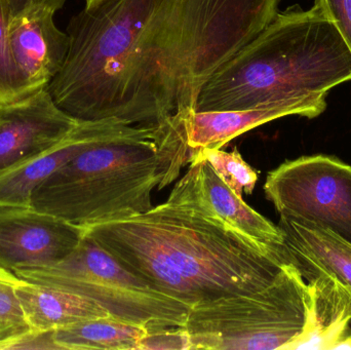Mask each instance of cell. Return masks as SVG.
Instances as JSON below:
<instances>
[{
    "label": "cell",
    "instance_id": "obj_19",
    "mask_svg": "<svg viewBox=\"0 0 351 350\" xmlns=\"http://www.w3.org/2000/svg\"><path fill=\"white\" fill-rule=\"evenodd\" d=\"M204 160L210 164L218 176L237 193L252 195L258 181V173L243 160L237 148L231 152L220 148H204L191 152L187 162L191 160Z\"/></svg>",
    "mask_w": 351,
    "mask_h": 350
},
{
    "label": "cell",
    "instance_id": "obj_13",
    "mask_svg": "<svg viewBox=\"0 0 351 350\" xmlns=\"http://www.w3.org/2000/svg\"><path fill=\"white\" fill-rule=\"evenodd\" d=\"M327 96L328 94L309 95L245 110L192 111L184 116L188 156L204 148H221L241 134L282 117L319 116L327 108Z\"/></svg>",
    "mask_w": 351,
    "mask_h": 350
},
{
    "label": "cell",
    "instance_id": "obj_24",
    "mask_svg": "<svg viewBox=\"0 0 351 350\" xmlns=\"http://www.w3.org/2000/svg\"><path fill=\"white\" fill-rule=\"evenodd\" d=\"M53 330H29L25 334L12 339L2 345L0 350L6 349H45L59 350L53 338Z\"/></svg>",
    "mask_w": 351,
    "mask_h": 350
},
{
    "label": "cell",
    "instance_id": "obj_6",
    "mask_svg": "<svg viewBox=\"0 0 351 350\" xmlns=\"http://www.w3.org/2000/svg\"><path fill=\"white\" fill-rule=\"evenodd\" d=\"M306 281L293 263L267 287L190 308L183 328L192 349H282L304 324Z\"/></svg>",
    "mask_w": 351,
    "mask_h": 350
},
{
    "label": "cell",
    "instance_id": "obj_3",
    "mask_svg": "<svg viewBox=\"0 0 351 350\" xmlns=\"http://www.w3.org/2000/svg\"><path fill=\"white\" fill-rule=\"evenodd\" d=\"M350 80L351 49L335 23L317 5L293 6L213 74L195 111L260 108L329 94Z\"/></svg>",
    "mask_w": 351,
    "mask_h": 350
},
{
    "label": "cell",
    "instance_id": "obj_18",
    "mask_svg": "<svg viewBox=\"0 0 351 350\" xmlns=\"http://www.w3.org/2000/svg\"><path fill=\"white\" fill-rule=\"evenodd\" d=\"M148 332L144 327L108 316L57 329L53 338L59 350H137Z\"/></svg>",
    "mask_w": 351,
    "mask_h": 350
},
{
    "label": "cell",
    "instance_id": "obj_14",
    "mask_svg": "<svg viewBox=\"0 0 351 350\" xmlns=\"http://www.w3.org/2000/svg\"><path fill=\"white\" fill-rule=\"evenodd\" d=\"M304 324L286 350H335L350 333L351 293L331 275L307 279Z\"/></svg>",
    "mask_w": 351,
    "mask_h": 350
},
{
    "label": "cell",
    "instance_id": "obj_5",
    "mask_svg": "<svg viewBox=\"0 0 351 350\" xmlns=\"http://www.w3.org/2000/svg\"><path fill=\"white\" fill-rule=\"evenodd\" d=\"M154 0H104L72 16L61 71L47 90L78 121L115 119L125 63Z\"/></svg>",
    "mask_w": 351,
    "mask_h": 350
},
{
    "label": "cell",
    "instance_id": "obj_17",
    "mask_svg": "<svg viewBox=\"0 0 351 350\" xmlns=\"http://www.w3.org/2000/svg\"><path fill=\"white\" fill-rule=\"evenodd\" d=\"M25 321L32 330L51 331L111 316L96 302L55 288L25 281L16 289Z\"/></svg>",
    "mask_w": 351,
    "mask_h": 350
},
{
    "label": "cell",
    "instance_id": "obj_29",
    "mask_svg": "<svg viewBox=\"0 0 351 350\" xmlns=\"http://www.w3.org/2000/svg\"><path fill=\"white\" fill-rule=\"evenodd\" d=\"M181 123H182V121H181ZM182 134H183V127H182ZM183 143H184V141H183ZM184 149H185V145H184ZM185 156H186V153H185Z\"/></svg>",
    "mask_w": 351,
    "mask_h": 350
},
{
    "label": "cell",
    "instance_id": "obj_10",
    "mask_svg": "<svg viewBox=\"0 0 351 350\" xmlns=\"http://www.w3.org/2000/svg\"><path fill=\"white\" fill-rule=\"evenodd\" d=\"M77 119L62 110L49 90L0 104V172L65 139Z\"/></svg>",
    "mask_w": 351,
    "mask_h": 350
},
{
    "label": "cell",
    "instance_id": "obj_22",
    "mask_svg": "<svg viewBox=\"0 0 351 350\" xmlns=\"http://www.w3.org/2000/svg\"><path fill=\"white\" fill-rule=\"evenodd\" d=\"M192 349L189 336L183 327L148 332L140 340L137 350Z\"/></svg>",
    "mask_w": 351,
    "mask_h": 350
},
{
    "label": "cell",
    "instance_id": "obj_16",
    "mask_svg": "<svg viewBox=\"0 0 351 350\" xmlns=\"http://www.w3.org/2000/svg\"><path fill=\"white\" fill-rule=\"evenodd\" d=\"M199 162L206 197L221 219L263 252L291 260L285 246L284 234L278 225H274L247 205L243 197H239L213 170L208 162L194 160L190 162Z\"/></svg>",
    "mask_w": 351,
    "mask_h": 350
},
{
    "label": "cell",
    "instance_id": "obj_21",
    "mask_svg": "<svg viewBox=\"0 0 351 350\" xmlns=\"http://www.w3.org/2000/svg\"><path fill=\"white\" fill-rule=\"evenodd\" d=\"M24 283L14 271L0 266V323L21 330H30L16 297V289Z\"/></svg>",
    "mask_w": 351,
    "mask_h": 350
},
{
    "label": "cell",
    "instance_id": "obj_8",
    "mask_svg": "<svg viewBox=\"0 0 351 350\" xmlns=\"http://www.w3.org/2000/svg\"><path fill=\"white\" fill-rule=\"evenodd\" d=\"M264 192L280 216L307 220L351 245V166L335 156H302L268 173Z\"/></svg>",
    "mask_w": 351,
    "mask_h": 350
},
{
    "label": "cell",
    "instance_id": "obj_27",
    "mask_svg": "<svg viewBox=\"0 0 351 350\" xmlns=\"http://www.w3.org/2000/svg\"><path fill=\"white\" fill-rule=\"evenodd\" d=\"M336 349L351 350V331L350 334H348V336H346V338L339 343V345L336 347Z\"/></svg>",
    "mask_w": 351,
    "mask_h": 350
},
{
    "label": "cell",
    "instance_id": "obj_15",
    "mask_svg": "<svg viewBox=\"0 0 351 350\" xmlns=\"http://www.w3.org/2000/svg\"><path fill=\"white\" fill-rule=\"evenodd\" d=\"M278 227L284 234L291 261L305 281L317 275H331L351 293V245L307 220L280 216Z\"/></svg>",
    "mask_w": 351,
    "mask_h": 350
},
{
    "label": "cell",
    "instance_id": "obj_12",
    "mask_svg": "<svg viewBox=\"0 0 351 350\" xmlns=\"http://www.w3.org/2000/svg\"><path fill=\"white\" fill-rule=\"evenodd\" d=\"M137 125L119 119L78 121L71 133L53 147L0 172V205H31V195L58 168L84 150L131 133Z\"/></svg>",
    "mask_w": 351,
    "mask_h": 350
},
{
    "label": "cell",
    "instance_id": "obj_28",
    "mask_svg": "<svg viewBox=\"0 0 351 350\" xmlns=\"http://www.w3.org/2000/svg\"><path fill=\"white\" fill-rule=\"evenodd\" d=\"M84 1H86V8H92V6L97 5L104 0H84Z\"/></svg>",
    "mask_w": 351,
    "mask_h": 350
},
{
    "label": "cell",
    "instance_id": "obj_2",
    "mask_svg": "<svg viewBox=\"0 0 351 350\" xmlns=\"http://www.w3.org/2000/svg\"><path fill=\"white\" fill-rule=\"evenodd\" d=\"M282 0H154L125 63L115 119L160 125L195 111L213 74L278 14Z\"/></svg>",
    "mask_w": 351,
    "mask_h": 350
},
{
    "label": "cell",
    "instance_id": "obj_1",
    "mask_svg": "<svg viewBox=\"0 0 351 350\" xmlns=\"http://www.w3.org/2000/svg\"><path fill=\"white\" fill-rule=\"evenodd\" d=\"M84 232L152 289L190 308L263 289L292 263L260 250L221 219L198 162H190L162 205Z\"/></svg>",
    "mask_w": 351,
    "mask_h": 350
},
{
    "label": "cell",
    "instance_id": "obj_7",
    "mask_svg": "<svg viewBox=\"0 0 351 350\" xmlns=\"http://www.w3.org/2000/svg\"><path fill=\"white\" fill-rule=\"evenodd\" d=\"M24 281L88 298L111 318L144 327L149 332L184 327L190 306L152 289L84 236L77 248L60 262L19 267Z\"/></svg>",
    "mask_w": 351,
    "mask_h": 350
},
{
    "label": "cell",
    "instance_id": "obj_9",
    "mask_svg": "<svg viewBox=\"0 0 351 350\" xmlns=\"http://www.w3.org/2000/svg\"><path fill=\"white\" fill-rule=\"evenodd\" d=\"M82 228L33 207L0 205V266H47L69 256L84 238Z\"/></svg>",
    "mask_w": 351,
    "mask_h": 350
},
{
    "label": "cell",
    "instance_id": "obj_23",
    "mask_svg": "<svg viewBox=\"0 0 351 350\" xmlns=\"http://www.w3.org/2000/svg\"><path fill=\"white\" fill-rule=\"evenodd\" d=\"M315 5L335 23L351 49V0H315Z\"/></svg>",
    "mask_w": 351,
    "mask_h": 350
},
{
    "label": "cell",
    "instance_id": "obj_25",
    "mask_svg": "<svg viewBox=\"0 0 351 350\" xmlns=\"http://www.w3.org/2000/svg\"><path fill=\"white\" fill-rule=\"evenodd\" d=\"M10 23L28 12L47 10L57 12L65 5L67 0H3Z\"/></svg>",
    "mask_w": 351,
    "mask_h": 350
},
{
    "label": "cell",
    "instance_id": "obj_26",
    "mask_svg": "<svg viewBox=\"0 0 351 350\" xmlns=\"http://www.w3.org/2000/svg\"><path fill=\"white\" fill-rule=\"evenodd\" d=\"M28 331L21 330V329L14 328V327H10L0 323V349H1L2 345H5L8 341L25 334Z\"/></svg>",
    "mask_w": 351,
    "mask_h": 350
},
{
    "label": "cell",
    "instance_id": "obj_4",
    "mask_svg": "<svg viewBox=\"0 0 351 350\" xmlns=\"http://www.w3.org/2000/svg\"><path fill=\"white\" fill-rule=\"evenodd\" d=\"M176 127L174 118L138 125L88 148L33 190L31 205L82 229L149 211L154 189L169 186L181 172Z\"/></svg>",
    "mask_w": 351,
    "mask_h": 350
},
{
    "label": "cell",
    "instance_id": "obj_11",
    "mask_svg": "<svg viewBox=\"0 0 351 350\" xmlns=\"http://www.w3.org/2000/svg\"><path fill=\"white\" fill-rule=\"evenodd\" d=\"M55 14L33 10L10 23L8 40L20 99L47 90L65 63L69 35L58 28Z\"/></svg>",
    "mask_w": 351,
    "mask_h": 350
},
{
    "label": "cell",
    "instance_id": "obj_20",
    "mask_svg": "<svg viewBox=\"0 0 351 350\" xmlns=\"http://www.w3.org/2000/svg\"><path fill=\"white\" fill-rule=\"evenodd\" d=\"M10 21L3 0H0V104L21 100L16 70L8 40Z\"/></svg>",
    "mask_w": 351,
    "mask_h": 350
}]
</instances>
